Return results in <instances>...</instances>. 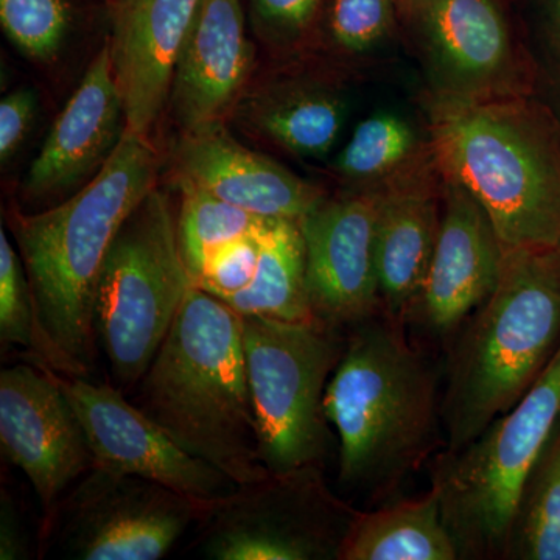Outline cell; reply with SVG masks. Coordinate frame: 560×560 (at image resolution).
<instances>
[{"label": "cell", "mask_w": 560, "mask_h": 560, "mask_svg": "<svg viewBox=\"0 0 560 560\" xmlns=\"http://www.w3.org/2000/svg\"><path fill=\"white\" fill-rule=\"evenodd\" d=\"M136 407L184 451L237 486L270 477L259 459L242 318L191 287L149 371Z\"/></svg>", "instance_id": "6da1fadb"}, {"label": "cell", "mask_w": 560, "mask_h": 560, "mask_svg": "<svg viewBox=\"0 0 560 560\" xmlns=\"http://www.w3.org/2000/svg\"><path fill=\"white\" fill-rule=\"evenodd\" d=\"M156 151L125 131L101 171L68 200L14 213L16 241L40 319L54 341L90 375L95 357V287L121 224L156 187Z\"/></svg>", "instance_id": "7a4b0ae2"}, {"label": "cell", "mask_w": 560, "mask_h": 560, "mask_svg": "<svg viewBox=\"0 0 560 560\" xmlns=\"http://www.w3.org/2000/svg\"><path fill=\"white\" fill-rule=\"evenodd\" d=\"M560 346L559 250H506L492 294L460 326L441 416L459 452L540 377Z\"/></svg>", "instance_id": "3957f363"}, {"label": "cell", "mask_w": 560, "mask_h": 560, "mask_svg": "<svg viewBox=\"0 0 560 560\" xmlns=\"http://www.w3.org/2000/svg\"><path fill=\"white\" fill-rule=\"evenodd\" d=\"M340 440V481L385 490L422 463L436 438L438 377L396 318L355 324L326 389Z\"/></svg>", "instance_id": "277c9868"}, {"label": "cell", "mask_w": 560, "mask_h": 560, "mask_svg": "<svg viewBox=\"0 0 560 560\" xmlns=\"http://www.w3.org/2000/svg\"><path fill=\"white\" fill-rule=\"evenodd\" d=\"M434 160L480 202L504 250L560 249V153L528 106L506 95H440Z\"/></svg>", "instance_id": "5b68a950"}, {"label": "cell", "mask_w": 560, "mask_h": 560, "mask_svg": "<svg viewBox=\"0 0 560 560\" xmlns=\"http://www.w3.org/2000/svg\"><path fill=\"white\" fill-rule=\"evenodd\" d=\"M560 422V346L517 405L433 475L442 517L459 559L506 556L523 490Z\"/></svg>", "instance_id": "8992f818"}, {"label": "cell", "mask_w": 560, "mask_h": 560, "mask_svg": "<svg viewBox=\"0 0 560 560\" xmlns=\"http://www.w3.org/2000/svg\"><path fill=\"white\" fill-rule=\"evenodd\" d=\"M191 287L171 198L154 187L121 224L95 287V330L120 385L149 371Z\"/></svg>", "instance_id": "52a82bcc"}, {"label": "cell", "mask_w": 560, "mask_h": 560, "mask_svg": "<svg viewBox=\"0 0 560 560\" xmlns=\"http://www.w3.org/2000/svg\"><path fill=\"white\" fill-rule=\"evenodd\" d=\"M241 318L260 463L270 475L318 467L330 441L324 399L346 342L319 319Z\"/></svg>", "instance_id": "ba28073f"}, {"label": "cell", "mask_w": 560, "mask_h": 560, "mask_svg": "<svg viewBox=\"0 0 560 560\" xmlns=\"http://www.w3.org/2000/svg\"><path fill=\"white\" fill-rule=\"evenodd\" d=\"M318 467L237 486L213 503L201 552L213 560L338 559L346 530Z\"/></svg>", "instance_id": "9c48e42d"}, {"label": "cell", "mask_w": 560, "mask_h": 560, "mask_svg": "<svg viewBox=\"0 0 560 560\" xmlns=\"http://www.w3.org/2000/svg\"><path fill=\"white\" fill-rule=\"evenodd\" d=\"M60 510L72 558L160 560L212 506L160 482L92 467Z\"/></svg>", "instance_id": "30bf717a"}, {"label": "cell", "mask_w": 560, "mask_h": 560, "mask_svg": "<svg viewBox=\"0 0 560 560\" xmlns=\"http://www.w3.org/2000/svg\"><path fill=\"white\" fill-rule=\"evenodd\" d=\"M0 448L35 489L46 529L66 490L94 467L83 423L43 364L0 372Z\"/></svg>", "instance_id": "8fae6325"}, {"label": "cell", "mask_w": 560, "mask_h": 560, "mask_svg": "<svg viewBox=\"0 0 560 560\" xmlns=\"http://www.w3.org/2000/svg\"><path fill=\"white\" fill-rule=\"evenodd\" d=\"M50 374L83 423L97 469L160 482L210 506L237 488L223 471L184 451L121 390L54 370Z\"/></svg>", "instance_id": "7c38bea8"}, {"label": "cell", "mask_w": 560, "mask_h": 560, "mask_svg": "<svg viewBox=\"0 0 560 560\" xmlns=\"http://www.w3.org/2000/svg\"><path fill=\"white\" fill-rule=\"evenodd\" d=\"M382 183L345 197L323 198L300 223L313 315L329 326H355L381 301L377 223Z\"/></svg>", "instance_id": "4fadbf2b"}, {"label": "cell", "mask_w": 560, "mask_h": 560, "mask_svg": "<svg viewBox=\"0 0 560 560\" xmlns=\"http://www.w3.org/2000/svg\"><path fill=\"white\" fill-rule=\"evenodd\" d=\"M429 55L441 95H504L512 39L501 0H401Z\"/></svg>", "instance_id": "5bb4252c"}, {"label": "cell", "mask_w": 560, "mask_h": 560, "mask_svg": "<svg viewBox=\"0 0 560 560\" xmlns=\"http://www.w3.org/2000/svg\"><path fill=\"white\" fill-rule=\"evenodd\" d=\"M436 248L415 307L436 334L459 330L488 300L503 270L499 234L480 202L445 179Z\"/></svg>", "instance_id": "9a60e30c"}, {"label": "cell", "mask_w": 560, "mask_h": 560, "mask_svg": "<svg viewBox=\"0 0 560 560\" xmlns=\"http://www.w3.org/2000/svg\"><path fill=\"white\" fill-rule=\"evenodd\" d=\"M201 0H109L114 77L127 131L149 138L171 102L180 50Z\"/></svg>", "instance_id": "2e32d148"}, {"label": "cell", "mask_w": 560, "mask_h": 560, "mask_svg": "<svg viewBox=\"0 0 560 560\" xmlns=\"http://www.w3.org/2000/svg\"><path fill=\"white\" fill-rule=\"evenodd\" d=\"M175 167L176 178L264 219L300 221L324 198L278 162L242 145L221 120L184 131Z\"/></svg>", "instance_id": "e0dca14e"}, {"label": "cell", "mask_w": 560, "mask_h": 560, "mask_svg": "<svg viewBox=\"0 0 560 560\" xmlns=\"http://www.w3.org/2000/svg\"><path fill=\"white\" fill-rule=\"evenodd\" d=\"M125 131L124 101L106 40L33 161L25 194L47 198L79 186L81 179L101 171Z\"/></svg>", "instance_id": "ac0fdd59"}, {"label": "cell", "mask_w": 560, "mask_h": 560, "mask_svg": "<svg viewBox=\"0 0 560 560\" xmlns=\"http://www.w3.org/2000/svg\"><path fill=\"white\" fill-rule=\"evenodd\" d=\"M242 0H201L180 50L171 103L184 131L220 120L253 69Z\"/></svg>", "instance_id": "d6986e66"}, {"label": "cell", "mask_w": 560, "mask_h": 560, "mask_svg": "<svg viewBox=\"0 0 560 560\" xmlns=\"http://www.w3.org/2000/svg\"><path fill=\"white\" fill-rule=\"evenodd\" d=\"M440 226V200L427 172L405 168L382 180L377 268L381 301L390 318L400 319L418 302Z\"/></svg>", "instance_id": "ffe728a7"}, {"label": "cell", "mask_w": 560, "mask_h": 560, "mask_svg": "<svg viewBox=\"0 0 560 560\" xmlns=\"http://www.w3.org/2000/svg\"><path fill=\"white\" fill-rule=\"evenodd\" d=\"M242 119L291 154L320 160L340 136L346 103L320 84H275L243 103Z\"/></svg>", "instance_id": "44dd1931"}, {"label": "cell", "mask_w": 560, "mask_h": 560, "mask_svg": "<svg viewBox=\"0 0 560 560\" xmlns=\"http://www.w3.org/2000/svg\"><path fill=\"white\" fill-rule=\"evenodd\" d=\"M341 560H455L458 547L442 517L440 495L430 493L350 522Z\"/></svg>", "instance_id": "7402d4cb"}, {"label": "cell", "mask_w": 560, "mask_h": 560, "mask_svg": "<svg viewBox=\"0 0 560 560\" xmlns=\"http://www.w3.org/2000/svg\"><path fill=\"white\" fill-rule=\"evenodd\" d=\"M223 302L241 316L316 319L308 298L305 246L298 221H268L261 232L259 264L253 282Z\"/></svg>", "instance_id": "603a6c76"}, {"label": "cell", "mask_w": 560, "mask_h": 560, "mask_svg": "<svg viewBox=\"0 0 560 560\" xmlns=\"http://www.w3.org/2000/svg\"><path fill=\"white\" fill-rule=\"evenodd\" d=\"M0 342L18 346L33 364H43L70 377L88 374L50 337L40 319L27 272L18 250L0 230Z\"/></svg>", "instance_id": "cb8c5ba5"}, {"label": "cell", "mask_w": 560, "mask_h": 560, "mask_svg": "<svg viewBox=\"0 0 560 560\" xmlns=\"http://www.w3.org/2000/svg\"><path fill=\"white\" fill-rule=\"evenodd\" d=\"M504 558L560 560V422L523 490Z\"/></svg>", "instance_id": "d4e9b609"}, {"label": "cell", "mask_w": 560, "mask_h": 560, "mask_svg": "<svg viewBox=\"0 0 560 560\" xmlns=\"http://www.w3.org/2000/svg\"><path fill=\"white\" fill-rule=\"evenodd\" d=\"M176 184L180 194L176 217L179 248L194 282L217 250L275 220L220 200L190 180L176 178Z\"/></svg>", "instance_id": "484cf974"}, {"label": "cell", "mask_w": 560, "mask_h": 560, "mask_svg": "<svg viewBox=\"0 0 560 560\" xmlns=\"http://www.w3.org/2000/svg\"><path fill=\"white\" fill-rule=\"evenodd\" d=\"M416 149L415 131L396 114H375L361 121L335 168L353 180L382 179L407 165Z\"/></svg>", "instance_id": "4316f807"}, {"label": "cell", "mask_w": 560, "mask_h": 560, "mask_svg": "<svg viewBox=\"0 0 560 560\" xmlns=\"http://www.w3.org/2000/svg\"><path fill=\"white\" fill-rule=\"evenodd\" d=\"M0 25L36 61L57 57L72 25L70 0H0Z\"/></svg>", "instance_id": "83f0119b"}, {"label": "cell", "mask_w": 560, "mask_h": 560, "mask_svg": "<svg viewBox=\"0 0 560 560\" xmlns=\"http://www.w3.org/2000/svg\"><path fill=\"white\" fill-rule=\"evenodd\" d=\"M397 9L399 0H330L331 38L345 50H370L388 35Z\"/></svg>", "instance_id": "f1b7e54d"}, {"label": "cell", "mask_w": 560, "mask_h": 560, "mask_svg": "<svg viewBox=\"0 0 560 560\" xmlns=\"http://www.w3.org/2000/svg\"><path fill=\"white\" fill-rule=\"evenodd\" d=\"M265 226L217 250L195 279L194 287L221 301L245 290L256 275Z\"/></svg>", "instance_id": "f546056e"}, {"label": "cell", "mask_w": 560, "mask_h": 560, "mask_svg": "<svg viewBox=\"0 0 560 560\" xmlns=\"http://www.w3.org/2000/svg\"><path fill=\"white\" fill-rule=\"evenodd\" d=\"M330 0H249L257 28L272 43L304 38L329 10Z\"/></svg>", "instance_id": "4dcf8cb0"}, {"label": "cell", "mask_w": 560, "mask_h": 560, "mask_svg": "<svg viewBox=\"0 0 560 560\" xmlns=\"http://www.w3.org/2000/svg\"><path fill=\"white\" fill-rule=\"evenodd\" d=\"M36 110V95L32 90H18L11 92L0 102V160L2 164L13 158L14 151L20 149L22 140Z\"/></svg>", "instance_id": "1f68e13d"}, {"label": "cell", "mask_w": 560, "mask_h": 560, "mask_svg": "<svg viewBox=\"0 0 560 560\" xmlns=\"http://www.w3.org/2000/svg\"><path fill=\"white\" fill-rule=\"evenodd\" d=\"M28 545L20 514L9 493L3 490L0 501V559H28Z\"/></svg>", "instance_id": "d6a6232c"}, {"label": "cell", "mask_w": 560, "mask_h": 560, "mask_svg": "<svg viewBox=\"0 0 560 560\" xmlns=\"http://www.w3.org/2000/svg\"><path fill=\"white\" fill-rule=\"evenodd\" d=\"M556 11H558L559 20H560V0H555Z\"/></svg>", "instance_id": "836d02e7"}, {"label": "cell", "mask_w": 560, "mask_h": 560, "mask_svg": "<svg viewBox=\"0 0 560 560\" xmlns=\"http://www.w3.org/2000/svg\"><path fill=\"white\" fill-rule=\"evenodd\" d=\"M559 256H560V249H559Z\"/></svg>", "instance_id": "e575fe53"}, {"label": "cell", "mask_w": 560, "mask_h": 560, "mask_svg": "<svg viewBox=\"0 0 560 560\" xmlns=\"http://www.w3.org/2000/svg\"><path fill=\"white\" fill-rule=\"evenodd\" d=\"M401 2V0H399V3Z\"/></svg>", "instance_id": "d590c367"}]
</instances>
